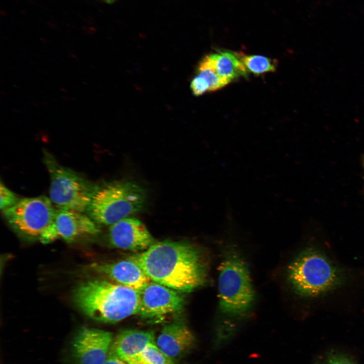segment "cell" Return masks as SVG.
Listing matches in <instances>:
<instances>
[{
	"label": "cell",
	"mask_w": 364,
	"mask_h": 364,
	"mask_svg": "<svg viewBox=\"0 0 364 364\" xmlns=\"http://www.w3.org/2000/svg\"><path fill=\"white\" fill-rule=\"evenodd\" d=\"M130 259L151 281L176 291L191 292L206 281V267L201 251L186 242L154 243Z\"/></svg>",
	"instance_id": "cell-1"
},
{
	"label": "cell",
	"mask_w": 364,
	"mask_h": 364,
	"mask_svg": "<svg viewBox=\"0 0 364 364\" xmlns=\"http://www.w3.org/2000/svg\"><path fill=\"white\" fill-rule=\"evenodd\" d=\"M73 301L86 315L96 321L115 323L137 314L140 292L104 280H91L74 289Z\"/></svg>",
	"instance_id": "cell-2"
},
{
	"label": "cell",
	"mask_w": 364,
	"mask_h": 364,
	"mask_svg": "<svg viewBox=\"0 0 364 364\" xmlns=\"http://www.w3.org/2000/svg\"><path fill=\"white\" fill-rule=\"evenodd\" d=\"M288 282L294 292L306 298L319 297L340 286L344 273L325 255L314 249L303 251L289 264Z\"/></svg>",
	"instance_id": "cell-3"
},
{
	"label": "cell",
	"mask_w": 364,
	"mask_h": 364,
	"mask_svg": "<svg viewBox=\"0 0 364 364\" xmlns=\"http://www.w3.org/2000/svg\"><path fill=\"white\" fill-rule=\"evenodd\" d=\"M219 267V311L230 318L246 315L255 296L246 262L237 251L229 249L224 254Z\"/></svg>",
	"instance_id": "cell-4"
},
{
	"label": "cell",
	"mask_w": 364,
	"mask_h": 364,
	"mask_svg": "<svg viewBox=\"0 0 364 364\" xmlns=\"http://www.w3.org/2000/svg\"><path fill=\"white\" fill-rule=\"evenodd\" d=\"M146 200L145 189L135 182H107L98 185L85 213L99 224L111 225L141 211Z\"/></svg>",
	"instance_id": "cell-5"
},
{
	"label": "cell",
	"mask_w": 364,
	"mask_h": 364,
	"mask_svg": "<svg viewBox=\"0 0 364 364\" xmlns=\"http://www.w3.org/2000/svg\"><path fill=\"white\" fill-rule=\"evenodd\" d=\"M43 159L50 176L49 199L53 205L85 212L98 185L61 165L46 150Z\"/></svg>",
	"instance_id": "cell-6"
},
{
	"label": "cell",
	"mask_w": 364,
	"mask_h": 364,
	"mask_svg": "<svg viewBox=\"0 0 364 364\" xmlns=\"http://www.w3.org/2000/svg\"><path fill=\"white\" fill-rule=\"evenodd\" d=\"M56 208L44 196L21 199L13 207L3 211L5 219L18 235L38 239L53 222Z\"/></svg>",
	"instance_id": "cell-7"
},
{
	"label": "cell",
	"mask_w": 364,
	"mask_h": 364,
	"mask_svg": "<svg viewBox=\"0 0 364 364\" xmlns=\"http://www.w3.org/2000/svg\"><path fill=\"white\" fill-rule=\"evenodd\" d=\"M183 296L176 290L151 281L140 292L138 315L146 319L162 318L180 311Z\"/></svg>",
	"instance_id": "cell-8"
},
{
	"label": "cell",
	"mask_w": 364,
	"mask_h": 364,
	"mask_svg": "<svg viewBox=\"0 0 364 364\" xmlns=\"http://www.w3.org/2000/svg\"><path fill=\"white\" fill-rule=\"evenodd\" d=\"M113 342L112 334L90 328L80 329L71 344L75 364H103Z\"/></svg>",
	"instance_id": "cell-9"
},
{
	"label": "cell",
	"mask_w": 364,
	"mask_h": 364,
	"mask_svg": "<svg viewBox=\"0 0 364 364\" xmlns=\"http://www.w3.org/2000/svg\"><path fill=\"white\" fill-rule=\"evenodd\" d=\"M49 230L54 240L61 238L68 243L97 235L100 231L99 224L85 212L60 208H56L54 219Z\"/></svg>",
	"instance_id": "cell-10"
},
{
	"label": "cell",
	"mask_w": 364,
	"mask_h": 364,
	"mask_svg": "<svg viewBox=\"0 0 364 364\" xmlns=\"http://www.w3.org/2000/svg\"><path fill=\"white\" fill-rule=\"evenodd\" d=\"M109 239L113 247L130 251L146 250L154 244L144 224L133 217H126L110 225Z\"/></svg>",
	"instance_id": "cell-11"
},
{
	"label": "cell",
	"mask_w": 364,
	"mask_h": 364,
	"mask_svg": "<svg viewBox=\"0 0 364 364\" xmlns=\"http://www.w3.org/2000/svg\"><path fill=\"white\" fill-rule=\"evenodd\" d=\"M90 267L94 272L138 292L151 281L141 267L131 259L112 263H94Z\"/></svg>",
	"instance_id": "cell-12"
},
{
	"label": "cell",
	"mask_w": 364,
	"mask_h": 364,
	"mask_svg": "<svg viewBox=\"0 0 364 364\" xmlns=\"http://www.w3.org/2000/svg\"><path fill=\"white\" fill-rule=\"evenodd\" d=\"M194 335L182 323L165 326L158 335L156 344L167 356L174 360L189 351L194 346Z\"/></svg>",
	"instance_id": "cell-13"
},
{
	"label": "cell",
	"mask_w": 364,
	"mask_h": 364,
	"mask_svg": "<svg viewBox=\"0 0 364 364\" xmlns=\"http://www.w3.org/2000/svg\"><path fill=\"white\" fill-rule=\"evenodd\" d=\"M155 342L153 331L130 329L119 333L111 347L119 357L131 364L147 345Z\"/></svg>",
	"instance_id": "cell-14"
},
{
	"label": "cell",
	"mask_w": 364,
	"mask_h": 364,
	"mask_svg": "<svg viewBox=\"0 0 364 364\" xmlns=\"http://www.w3.org/2000/svg\"><path fill=\"white\" fill-rule=\"evenodd\" d=\"M217 73L230 83L236 78L248 76V71L237 53L219 51L208 55Z\"/></svg>",
	"instance_id": "cell-15"
},
{
	"label": "cell",
	"mask_w": 364,
	"mask_h": 364,
	"mask_svg": "<svg viewBox=\"0 0 364 364\" xmlns=\"http://www.w3.org/2000/svg\"><path fill=\"white\" fill-rule=\"evenodd\" d=\"M237 55L248 72L260 75L276 70L277 62L274 59L260 55H246L242 53H237Z\"/></svg>",
	"instance_id": "cell-16"
},
{
	"label": "cell",
	"mask_w": 364,
	"mask_h": 364,
	"mask_svg": "<svg viewBox=\"0 0 364 364\" xmlns=\"http://www.w3.org/2000/svg\"><path fill=\"white\" fill-rule=\"evenodd\" d=\"M197 74L204 78L207 82L208 92L217 90L230 83L217 73L208 55L206 56L200 62L197 68Z\"/></svg>",
	"instance_id": "cell-17"
},
{
	"label": "cell",
	"mask_w": 364,
	"mask_h": 364,
	"mask_svg": "<svg viewBox=\"0 0 364 364\" xmlns=\"http://www.w3.org/2000/svg\"><path fill=\"white\" fill-rule=\"evenodd\" d=\"M131 364H174L155 343L147 345Z\"/></svg>",
	"instance_id": "cell-18"
},
{
	"label": "cell",
	"mask_w": 364,
	"mask_h": 364,
	"mask_svg": "<svg viewBox=\"0 0 364 364\" xmlns=\"http://www.w3.org/2000/svg\"><path fill=\"white\" fill-rule=\"evenodd\" d=\"M0 208L2 211L13 207L21 199L2 181L0 185Z\"/></svg>",
	"instance_id": "cell-19"
},
{
	"label": "cell",
	"mask_w": 364,
	"mask_h": 364,
	"mask_svg": "<svg viewBox=\"0 0 364 364\" xmlns=\"http://www.w3.org/2000/svg\"><path fill=\"white\" fill-rule=\"evenodd\" d=\"M191 89L195 96L202 95L206 92H208V84L206 80L203 77L197 75L195 77L191 83Z\"/></svg>",
	"instance_id": "cell-20"
},
{
	"label": "cell",
	"mask_w": 364,
	"mask_h": 364,
	"mask_svg": "<svg viewBox=\"0 0 364 364\" xmlns=\"http://www.w3.org/2000/svg\"><path fill=\"white\" fill-rule=\"evenodd\" d=\"M103 364H128L119 357L111 346L106 359Z\"/></svg>",
	"instance_id": "cell-21"
},
{
	"label": "cell",
	"mask_w": 364,
	"mask_h": 364,
	"mask_svg": "<svg viewBox=\"0 0 364 364\" xmlns=\"http://www.w3.org/2000/svg\"><path fill=\"white\" fill-rule=\"evenodd\" d=\"M328 364H341L339 356H332L328 361Z\"/></svg>",
	"instance_id": "cell-22"
},
{
	"label": "cell",
	"mask_w": 364,
	"mask_h": 364,
	"mask_svg": "<svg viewBox=\"0 0 364 364\" xmlns=\"http://www.w3.org/2000/svg\"><path fill=\"white\" fill-rule=\"evenodd\" d=\"M113 1H114V0H106V1H107V2H109V3L112 2H113Z\"/></svg>",
	"instance_id": "cell-23"
}]
</instances>
